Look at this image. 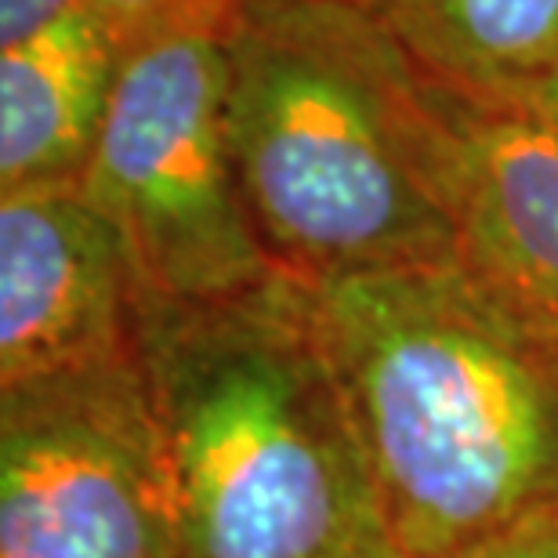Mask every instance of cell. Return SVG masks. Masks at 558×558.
Listing matches in <instances>:
<instances>
[{
    "label": "cell",
    "mask_w": 558,
    "mask_h": 558,
    "mask_svg": "<svg viewBox=\"0 0 558 558\" xmlns=\"http://www.w3.org/2000/svg\"><path fill=\"white\" fill-rule=\"evenodd\" d=\"M294 287L410 558H453L558 505V338L457 258Z\"/></svg>",
    "instance_id": "cell-1"
},
{
    "label": "cell",
    "mask_w": 558,
    "mask_h": 558,
    "mask_svg": "<svg viewBox=\"0 0 558 558\" xmlns=\"http://www.w3.org/2000/svg\"><path fill=\"white\" fill-rule=\"evenodd\" d=\"M226 54L236 182L279 276L457 258L435 81L366 0H240Z\"/></svg>",
    "instance_id": "cell-2"
},
{
    "label": "cell",
    "mask_w": 558,
    "mask_h": 558,
    "mask_svg": "<svg viewBox=\"0 0 558 558\" xmlns=\"http://www.w3.org/2000/svg\"><path fill=\"white\" fill-rule=\"evenodd\" d=\"M138 349L182 558H323L377 508L294 279L218 305L138 301Z\"/></svg>",
    "instance_id": "cell-3"
},
{
    "label": "cell",
    "mask_w": 558,
    "mask_h": 558,
    "mask_svg": "<svg viewBox=\"0 0 558 558\" xmlns=\"http://www.w3.org/2000/svg\"><path fill=\"white\" fill-rule=\"evenodd\" d=\"M226 102V29L124 54L81 193L124 240L138 301L218 305L279 276L243 207Z\"/></svg>",
    "instance_id": "cell-4"
},
{
    "label": "cell",
    "mask_w": 558,
    "mask_h": 558,
    "mask_svg": "<svg viewBox=\"0 0 558 558\" xmlns=\"http://www.w3.org/2000/svg\"><path fill=\"white\" fill-rule=\"evenodd\" d=\"M0 558H182L142 349L4 392Z\"/></svg>",
    "instance_id": "cell-5"
},
{
    "label": "cell",
    "mask_w": 558,
    "mask_h": 558,
    "mask_svg": "<svg viewBox=\"0 0 558 558\" xmlns=\"http://www.w3.org/2000/svg\"><path fill=\"white\" fill-rule=\"evenodd\" d=\"M135 352V265L81 182L0 193V392Z\"/></svg>",
    "instance_id": "cell-6"
},
{
    "label": "cell",
    "mask_w": 558,
    "mask_h": 558,
    "mask_svg": "<svg viewBox=\"0 0 558 558\" xmlns=\"http://www.w3.org/2000/svg\"><path fill=\"white\" fill-rule=\"evenodd\" d=\"M457 262L558 338V138L526 109L435 81Z\"/></svg>",
    "instance_id": "cell-7"
},
{
    "label": "cell",
    "mask_w": 558,
    "mask_h": 558,
    "mask_svg": "<svg viewBox=\"0 0 558 558\" xmlns=\"http://www.w3.org/2000/svg\"><path fill=\"white\" fill-rule=\"evenodd\" d=\"M124 54L92 8L0 51V193L81 182Z\"/></svg>",
    "instance_id": "cell-8"
},
{
    "label": "cell",
    "mask_w": 558,
    "mask_h": 558,
    "mask_svg": "<svg viewBox=\"0 0 558 558\" xmlns=\"http://www.w3.org/2000/svg\"><path fill=\"white\" fill-rule=\"evenodd\" d=\"M432 81L515 102L558 65V0H366Z\"/></svg>",
    "instance_id": "cell-9"
},
{
    "label": "cell",
    "mask_w": 558,
    "mask_h": 558,
    "mask_svg": "<svg viewBox=\"0 0 558 558\" xmlns=\"http://www.w3.org/2000/svg\"><path fill=\"white\" fill-rule=\"evenodd\" d=\"M124 51L189 29H226L240 0H84Z\"/></svg>",
    "instance_id": "cell-10"
},
{
    "label": "cell",
    "mask_w": 558,
    "mask_h": 558,
    "mask_svg": "<svg viewBox=\"0 0 558 558\" xmlns=\"http://www.w3.org/2000/svg\"><path fill=\"white\" fill-rule=\"evenodd\" d=\"M453 558H558V505L533 511Z\"/></svg>",
    "instance_id": "cell-11"
},
{
    "label": "cell",
    "mask_w": 558,
    "mask_h": 558,
    "mask_svg": "<svg viewBox=\"0 0 558 558\" xmlns=\"http://www.w3.org/2000/svg\"><path fill=\"white\" fill-rule=\"evenodd\" d=\"M81 8H87L84 0H0V51L51 29Z\"/></svg>",
    "instance_id": "cell-12"
},
{
    "label": "cell",
    "mask_w": 558,
    "mask_h": 558,
    "mask_svg": "<svg viewBox=\"0 0 558 558\" xmlns=\"http://www.w3.org/2000/svg\"><path fill=\"white\" fill-rule=\"evenodd\" d=\"M323 558H410L399 544L392 541V533L385 530L377 508H371L355 526L344 533V541H338Z\"/></svg>",
    "instance_id": "cell-13"
},
{
    "label": "cell",
    "mask_w": 558,
    "mask_h": 558,
    "mask_svg": "<svg viewBox=\"0 0 558 558\" xmlns=\"http://www.w3.org/2000/svg\"><path fill=\"white\" fill-rule=\"evenodd\" d=\"M511 106L526 109V113L537 120V124H544L558 138V65H555L551 73H544L537 84H530Z\"/></svg>",
    "instance_id": "cell-14"
}]
</instances>
